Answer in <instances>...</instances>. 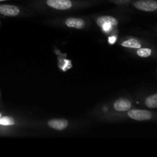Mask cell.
<instances>
[{"label": "cell", "instance_id": "cell-1", "mask_svg": "<svg viewBox=\"0 0 157 157\" xmlns=\"http://www.w3.org/2000/svg\"><path fill=\"white\" fill-rule=\"evenodd\" d=\"M136 9L143 12H155L157 9L156 0H137L133 2Z\"/></svg>", "mask_w": 157, "mask_h": 157}, {"label": "cell", "instance_id": "cell-2", "mask_svg": "<svg viewBox=\"0 0 157 157\" xmlns=\"http://www.w3.org/2000/svg\"><path fill=\"white\" fill-rule=\"evenodd\" d=\"M45 4L48 7L56 10H68L74 6L72 0H45Z\"/></svg>", "mask_w": 157, "mask_h": 157}, {"label": "cell", "instance_id": "cell-3", "mask_svg": "<svg viewBox=\"0 0 157 157\" xmlns=\"http://www.w3.org/2000/svg\"><path fill=\"white\" fill-rule=\"evenodd\" d=\"M98 25L102 28L104 30L110 31L112 28L117 25L118 21L114 17L110 15H102L99 16L96 20Z\"/></svg>", "mask_w": 157, "mask_h": 157}, {"label": "cell", "instance_id": "cell-4", "mask_svg": "<svg viewBox=\"0 0 157 157\" xmlns=\"http://www.w3.org/2000/svg\"><path fill=\"white\" fill-rule=\"evenodd\" d=\"M127 115L132 120L137 121H150L153 117L151 112L146 110H137V109L129 110Z\"/></svg>", "mask_w": 157, "mask_h": 157}, {"label": "cell", "instance_id": "cell-5", "mask_svg": "<svg viewBox=\"0 0 157 157\" xmlns=\"http://www.w3.org/2000/svg\"><path fill=\"white\" fill-rule=\"evenodd\" d=\"M20 9L16 6L9 4L0 5V14L4 16L15 17L19 15Z\"/></svg>", "mask_w": 157, "mask_h": 157}, {"label": "cell", "instance_id": "cell-6", "mask_svg": "<svg viewBox=\"0 0 157 157\" xmlns=\"http://www.w3.org/2000/svg\"><path fill=\"white\" fill-rule=\"evenodd\" d=\"M132 107V104L129 100L126 98H121L116 101L113 104V108L115 110L119 112L128 111Z\"/></svg>", "mask_w": 157, "mask_h": 157}, {"label": "cell", "instance_id": "cell-7", "mask_svg": "<svg viewBox=\"0 0 157 157\" xmlns=\"http://www.w3.org/2000/svg\"><path fill=\"white\" fill-rule=\"evenodd\" d=\"M48 126L50 128L61 131V130H64V129H66L68 127V121L64 119L50 120L48 122Z\"/></svg>", "mask_w": 157, "mask_h": 157}, {"label": "cell", "instance_id": "cell-8", "mask_svg": "<svg viewBox=\"0 0 157 157\" xmlns=\"http://www.w3.org/2000/svg\"><path fill=\"white\" fill-rule=\"evenodd\" d=\"M64 23H65V25L67 27L71 28V29H82L85 26L84 20L79 18H73V17L67 18L65 21H64Z\"/></svg>", "mask_w": 157, "mask_h": 157}, {"label": "cell", "instance_id": "cell-9", "mask_svg": "<svg viewBox=\"0 0 157 157\" xmlns=\"http://www.w3.org/2000/svg\"><path fill=\"white\" fill-rule=\"evenodd\" d=\"M122 46L125 48H141V43L140 42V41H138L137 39H135V38H130V39H127L126 41H124V42H122Z\"/></svg>", "mask_w": 157, "mask_h": 157}, {"label": "cell", "instance_id": "cell-10", "mask_svg": "<svg viewBox=\"0 0 157 157\" xmlns=\"http://www.w3.org/2000/svg\"><path fill=\"white\" fill-rule=\"evenodd\" d=\"M145 104L147 107L152 109H155L157 107V94L150 95L146 99Z\"/></svg>", "mask_w": 157, "mask_h": 157}, {"label": "cell", "instance_id": "cell-11", "mask_svg": "<svg viewBox=\"0 0 157 157\" xmlns=\"http://www.w3.org/2000/svg\"><path fill=\"white\" fill-rule=\"evenodd\" d=\"M136 54L141 58H148L152 55V49L148 48H137Z\"/></svg>", "mask_w": 157, "mask_h": 157}, {"label": "cell", "instance_id": "cell-12", "mask_svg": "<svg viewBox=\"0 0 157 157\" xmlns=\"http://www.w3.org/2000/svg\"><path fill=\"white\" fill-rule=\"evenodd\" d=\"M15 120L11 117H0V125L12 126L15 124Z\"/></svg>", "mask_w": 157, "mask_h": 157}, {"label": "cell", "instance_id": "cell-13", "mask_svg": "<svg viewBox=\"0 0 157 157\" xmlns=\"http://www.w3.org/2000/svg\"><path fill=\"white\" fill-rule=\"evenodd\" d=\"M113 1L118 3H126L127 2L130 1V0H113Z\"/></svg>", "mask_w": 157, "mask_h": 157}, {"label": "cell", "instance_id": "cell-14", "mask_svg": "<svg viewBox=\"0 0 157 157\" xmlns=\"http://www.w3.org/2000/svg\"><path fill=\"white\" fill-rule=\"evenodd\" d=\"M5 1H9V0H0V2H5Z\"/></svg>", "mask_w": 157, "mask_h": 157}, {"label": "cell", "instance_id": "cell-15", "mask_svg": "<svg viewBox=\"0 0 157 157\" xmlns=\"http://www.w3.org/2000/svg\"><path fill=\"white\" fill-rule=\"evenodd\" d=\"M2 117V113H0V117Z\"/></svg>", "mask_w": 157, "mask_h": 157}]
</instances>
